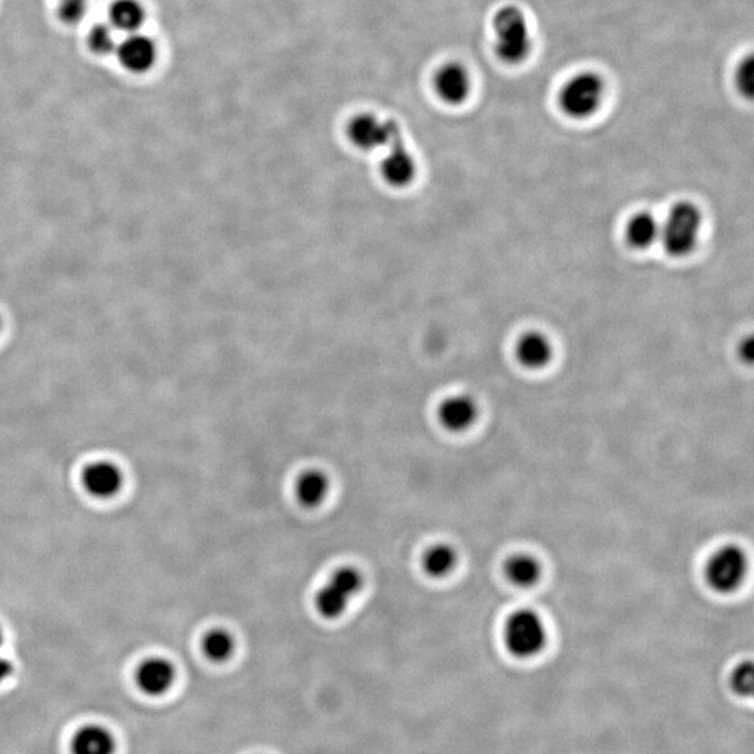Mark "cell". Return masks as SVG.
Wrapping results in <instances>:
<instances>
[{
	"mask_svg": "<svg viewBox=\"0 0 754 754\" xmlns=\"http://www.w3.org/2000/svg\"><path fill=\"white\" fill-rule=\"evenodd\" d=\"M492 26L495 34V52L499 61L509 66H517L530 58L534 40L530 21L521 7H500L493 17Z\"/></svg>",
	"mask_w": 754,
	"mask_h": 754,
	"instance_id": "cell-1",
	"label": "cell"
},
{
	"mask_svg": "<svg viewBox=\"0 0 754 754\" xmlns=\"http://www.w3.org/2000/svg\"><path fill=\"white\" fill-rule=\"evenodd\" d=\"M605 95L604 77L593 70H583L563 84L559 93V105L563 114L581 121L600 111Z\"/></svg>",
	"mask_w": 754,
	"mask_h": 754,
	"instance_id": "cell-2",
	"label": "cell"
},
{
	"mask_svg": "<svg viewBox=\"0 0 754 754\" xmlns=\"http://www.w3.org/2000/svg\"><path fill=\"white\" fill-rule=\"evenodd\" d=\"M701 224L703 217L697 206L689 202L675 204L661 225L660 239L668 255L689 256L699 242Z\"/></svg>",
	"mask_w": 754,
	"mask_h": 754,
	"instance_id": "cell-3",
	"label": "cell"
},
{
	"mask_svg": "<svg viewBox=\"0 0 754 754\" xmlns=\"http://www.w3.org/2000/svg\"><path fill=\"white\" fill-rule=\"evenodd\" d=\"M548 632L544 620L531 609H520L507 618L505 643L507 651L520 660H530L544 651Z\"/></svg>",
	"mask_w": 754,
	"mask_h": 754,
	"instance_id": "cell-4",
	"label": "cell"
},
{
	"mask_svg": "<svg viewBox=\"0 0 754 754\" xmlns=\"http://www.w3.org/2000/svg\"><path fill=\"white\" fill-rule=\"evenodd\" d=\"M364 586L362 574L355 567H341L331 574L326 586L316 594L317 612L327 619H336L343 615L350 601Z\"/></svg>",
	"mask_w": 754,
	"mask_h": 754,
	"instance_id": "cell-5",
	"label": "cell"
},
{
	"mask_svg": "<svg viewBox=\"0 0 754 754\" xmlns=\"http://www.w3.org/2000/svg\"><path fill=\"white\" fill-rule=\"evenodd\" d=\"M749 560L745 551L736 545L722 546L711 556L706 566L708 586L720 594L734 593L748 574Z\"/></svg>",
	"mask_w": 754,
	"mask_h": 754,
	"instance_id": "cell-6",
	"label": "cell"
},
{
	"mask_svg": "<svg viewBox=\"0 0 754 754\" xmlns=\"http://www.w3.org/2000/svg\"><path fill=\"white\" fill-rule=\"evenodd\" d=\"M400 133L397 122L380 119L371 114L355 116L348 125V136L352 144L365 151L386 149L391 140Z\"/></svg>",
	"mask_w": 754,
	"mask_h": 754,
	"instance_id": "cell-7",
	"label": "cell"
},
{
	"mask_svg": "<svg viewBox=\"0 0 754 754\" xmlns=\"http://www.w3.org/2000/svg\"><path fill=\"white\" fill-rule=\"evenodd\" d=\"M116 56L123 68L135 75H143L157 62V45L147 35L128 34L116 47Z\"/></svg>",
	"mask_w": 754,
	"mask_h": 754,
	"instance_id": "cell-8",
	"label": "cell"
},
{
	"mask_svg": "<svg viewBox=\"0 0 754 754\" xmlns=\"http://www.w3.org/2000/svg\"><path fill=\"white\" fill-rule=\"evenodd\" d=\"M435 90L440 100L449 105H461L472 91V77L468 69L458 62H449L435 76Z\"/></svg>",
	"mask_w": 754,
	"mask_h": 754,
	"instance_id": "cell-9",
	"label": "cell"
},
{
	"mask_svg": "<svg viewBox=\"0 0 754 754\" xmlns=\"http://www.w3.org/2000/svg\"><path fill=\"white\" fill-rule=\"evenodd\" d=\"M387 154L382 161V174L384 181L390 183L396 188H404L410 185L415 178L414 158L405 149L403 133L394 137L389 146L386 147Z\"/></svg>",
	"mask_w": 754,
	"mask_h": 754,
	"instance_id": "cell-10",
	"label": "cell"
},
{
	"mask_svg": "<svg viewBox=\"0 0 754 754\" xmlns=\"http://www.w3.org/2000/svg\"><path fill=\"white\" fill-rule=\"evenodd\" d=\"M176 669L167 658L154 657L142 662L136 671V683L144 694L162 696L174 686Z\"/></svg>",
	"mask_w": 754,
	"mask_h": 754,
	"instance_id": "cell-11",
	"label": "cell"
},
{
	"mask_svg": "<svg viewBox=\"0 0 754 754\" xmlns=\"http://www.w3.org/2000/svg\"><path fill=\"white\" fill-rule=\"evenodd\" d=\"M83 485L94 498H112L121 491L123 485L121 468L109 461L90 464L83 472Z\"/></svg>",
	"mask_w": 754,
	"mask_h": 754,
	"instance_id": "cell-12",
	"label": "cell"
},
{
	"mask_svg": "<svg viewBox=\"0 0 754 754\" xmlns=\"http://www.w3.org/2000/svg\"><path fill=\"white\" fill-rule=\"evenodd\" d=\"M477 403L470 396H454L443 401L439 408V419L446 429L463 432L477 419Z\"/></svg>",
	"mask_w": 754,
	"mask_h": 754,
	"instance_id": "cell-13",
	"label": "cell"
},
{
	"mask_svg": "<svg viewBox=\"0 0 754 754\" xmlns=\"http://www.w3.org/2000/svg\"><path fill=\"white\" fill-rule=\"evenodd\" d=\"M114 735L102 725H86L72 739V754H114Z\"/></svg>",
	"mask_w": 754,
	"mask_h": 754,
	"instance_id": "cell-14",
	"label": "cell"
},
{
	"mask_svg": "<svg viewBox=\"0 0 754 754\" xmlns=\"http://www.w3.org/2000/svg\"><path fill=\"white\" fill-rule=\"evenodd\" d=\"M517 358L527 368H544L552 358L551 341L538 331L524 334L517 344Z\"/></svg>",
	"mask_w": 754,
	"mask_h": 754,
	"instance_id": "cell-15",
	"label": "cell"
},
{
	"mask_svg": "<svg viewBox=\"0 0 754 754\" xmlns=\"http://www.w3.org/2000/svg\"><path fill=\"white\" fill-rule=\"evenodd\" d=\"M109 20L116 31L125 34L139 33L146 20V10L139 0H115L109 10Z\"/></svg>",
	"mask_w": 754,
	"mask_h": 754,
	"instance_id": "cell-16",
	"label": "cell"
},
{
	"mask_svg": "<svg viewBox=\"0 0 754 754\" xmlns=\"http://www.w3.org/2000/svg\"><path fill=\"white\" fill-rule=\"evenodd\" d=\"M661 225L647 211H641L629 221L626 228L627 242L637 249H647L660 239Z\"/></svg>",
	"mask_w": 754,
	"mask_h": 754,
	"instance_id": "cell-17",
	"label": "cell"
},
{
	"mask_svg": "<svg viewBox=\"0 0 754 754\" xmlns=\"http://www.w3.org/2000/svg\"><path fill=\"white\" fill-rule=\"evenodd\" d=\"M507 579L517 587H532L541 579V565L534 556L527 553H519L507 559L505 565Z\"/></svg>",
	"mask_w": 754,
	"mask_h": 754,
	"instance_id": "cell-18",
	"label": "cell"
},
{
	"mask_svg": "<svg viewBox=\"0 0 754 754\" xmlns=\"http://www.w3.org/2000/svg\"><path fill=\"white\" fill-rule=\"evenodd\" d=\"M329 479L326 474L319 470H310L303 472L298 478L297 498L301 505L306 507L319 506L329 493Z\"/></svg>",
	"mask_w": 754,
	"mask_h": 754,
	"instance_id": "cell-19",
	"label": "cell"
},
{
	"mask_svg": "<svg viewBox=\"0 0 754 754\" xmlns=\"http://www.w3.org/2000/svg\"><path fill=\"white\" fill-rule=\"evenodd\" d=\"M457 553L453 546L446 544L433 545L424 555L422 565L425 572L435 579L446 577L453 572L457 565Z\"/></svg>",
	"mask_w": 754,
	"mask_h": 754,
	"instance_id": "cell-20",
	"label": "cell"
},
{
	"mask_svg": "<svg viewBox=\"0 0 754 754\" xmlns=\"http://www.w3.org/2000/svg\"><path fill=\"white\" fill-rule=\"evenodd\" d=\"M203 653L209 660L224 662L231 658L235 650L234 637L227 630L216 629L207 633L203 639Z\"/></svg>",
	"mask_w": 754,
	"mask_h": 754,
	"instance_id": "cell-21",
	"label": "cell"
},
{
	"mask_svg": "<svg viewBox=\"0 0 754 754\" xmlns=\"http://www.w3.org/2000/svg\"><path fill=\"white\" fill-rule=\"evenodd\" d=\"M88 45L94 54L105 56L112 54L118 47V38H116L114 27L108 24H97L88 34Z\"/></svg>",
	"mask_w": 754,
	"mask_h": 754,
	"instance_id": "cell-22",
	"label": "cell"
},
{
	"mask_svg": "<svg viewBox=\"0 0 754 754\" xmlns=\"http://www.w3.org/2000/svg\"><path fill=\"white\" fill-rule=\"evenodd\" d=\"M88 12V0H59L58 13L59 20L68 26H76L81 23Z\"/></svg>",
	"mask_w": 754,
	"mask_h": 754,
	"instance_id": "cell-23",
	"label": "cell"
},
{
	"mask_svg": "<svg viewBox=\"0 0 754 754\" xmlns=\"http://www.w3.org/2000/svg\"><path fill=\"white\" fill-rule=\"evenodd\" d=\"M732 689L739 696H750L754 687V669L752 662H742L735 669L731 678Z\"/></svg>",
	"mask_w": 754,
	"mask_h": 754,
	"instance_id": "cell-24",
	"label": "cell"
},
{
	"mask_svg": "<svg viewBox=\"0 0 754 754\" xmlns=\"http://www.w3.org/2000/svg\"><path fill=\"white\" fill-rule=\"evenodd\" d=\"M736 87L745 97L752 98L754 94V61L753 56L743 59L736 70Z\"/></svg>",
	"mask_w": 754,
	"mask_h": 754,
	"instance_id": "cell-25",
	"label": "cell"
},
{
	"mask_svg": "<svg viewBox=\"0 0 754 754\" xmlns=\"http://www.w3.org/2000/svg\"><path fill=\"white\" fill-rule=\"evenodd\" d=\"M13 674V665L12 662L7 660V658L2 657L0 655V683L5 682V680L9 679L10 676Z\"/></svg>",
	"mask_w": 754,
	"mask_h": 754,
	"instance_id": "cell-26",
	"label": "cell"
},
{
	"mask_svg": "<svg viewBox=\"0 0 754 754\" xmlns=\"http://www.w3.org/2000/svg\"><path fill=\"white\" fill-rule=\"evenodd\" d=\"M741 358L745 359V361H752V358H753L752 338H748V340H746L745 343L741 345Z\"/></svg>",
	"mask_w": 754,
	"mask_h": 754,
	"instance_id": "cell-27",
	"label": "cell"
},
{
	"mask_svg": "<svg viewBox=\"0 0 754 754\" xmlns=\"http://www.w3.org/2000/svg\"><path fill=\"white\" fill-rule=\"evenodd\" d=\"M3 644V630L2 627H0V647H2Z\"/></svg>",
	"mask_w": 754,
	"mask_h": 754,
	"instance_id": "cell-28",
	"label": "cell"
},
{
	"mask_svg": "<svg viewBox=\"0 0 754 754\" xmlns=\"http://www.w3.org/2000/svg\"><path fill=\"white\" fill-rule=\"evenodd\" d=\"M0 329H2V322H0Z\"/></svg>",
	"mask_w": 754,
	"mask_h": 754,
	"instance_id": "cell-29",
	"label": "cell"
}]
</instances>
